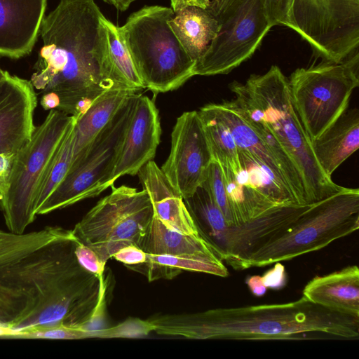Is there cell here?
Wrapping results in <instances>:
<instances>
[{
	"mask_svg": "<svg viewBox=\"0 0 359 359\" xmlns=\"http://www.w3.org/2000/svg\"><path fill=\"white\" fill-rule=\"evenodd\" d=\"M264 286L273 289H280L286 283V273L283 265L276 262L273 268L261 276Z\"/></svg>",
	"mask_w": 359,
	"mask_h": 359,
	"instance_id": "38",
	"label": "cell"
},
{
	"mask_svg": "<svg viewBox=\"0 0 359 359\" xmlns=\"http://www.w3.org/2000/svg\"><path fill=\"white\" fill-rule=\"evenodd\" d=\"M76 118L57 109L35 127L30 140L15 154L0 208L8 231L23 233L36 215V201L46 170Z\"/></svg>",
	"mask_w": 359,
	"mask_h": 359,
	"instance_id": "7",
	"label": "cell"
},
{
	"mask_svg": "<svg viewBox=\"0 0 359 359\" xmlns=\"http://www.w3.org/2000/svg\"><path fill=\"white\" fill-rule=\"evenodd\" d=\"M271 28L263 0H246L196 61L194 76L229 73L252 56Z\"/></svg>",
	"mask_w": 359,
	"mask_h": 359,
	"instance_id": "12",
	"label": "cell"
},
{
	"mask_svg": "<svg viewBox=\"0 0 359 359\" xmlns=\"http://www.w3.org/2000/svg\"><path fill=\"white\" fill-rule=\"evenodd\" d=\"M60 97L54 92H48L43 94L41 104L45 110L57 109L60 106Z\"/></svg>",
	"mask_w": 359,
	"mask_h": 359,
	"instance_id": "42",
	"label": "cell"
},
{
	"mask_svg": "<svg viewBox=\"0 0 359 359\" xmlns=\"http://www.w3.org/2000/svg\"><path fill=\"white\" fill-rule=\"evenodd\" d=\"M18 338L76 339L90 338V334L87 331L60 326L24 333Z\"/></svg>",
	"mask_w": 359,
	"mask_h": 359,
	"instance_id": "34",
	"label": "cell"
},
{
	"mask_svg": "<svg viewBox=\"0 0 359 359\" xmlns=\"http://www.w3.org/2000/svg\"><path fill=\"white\" fill-rule=\"evenodd\" d=\"M76 121L67 132L47 167L36 198V212L62 182L69 170L73 156L74 126Z\"/></svg>",
	"mask_w": 359,
	"mask_h": 359,
	"instance_id": "29",
	"label": "cell"
},
{
	"mask_svg": "<svg viewBox=\"0 0 359 359\" xmlns=\"http://www.w3.org/2000/svg\"><path fill=\"white\" fill-rule=\"evenodd\" d=\"M212 161L198 111L184 112L172 128L170 151L161 170L184 199L203 182Z\"/></svg>",
	"mask_w": 359,
	"mask_h": 359,
	"instance_id": "14",
	"label": "cell"
},
{
	"mask_svg": "<svg viewBox=\"0 0 359 359\" xmlns=\"http://www.w3.org/2000/svg\"><path fill=\"white\" fill-rule=\"evenodd\" d=\"M137 175L149 196L156 217L168 229L200 236L183 198L154 160L146 163Z\"/></svg>",
	"mask_w": 359,
	"mask_h": 359,
	"instance_id": "19",
	"label": "cell"
},
{
	"mask_svg": "<svg viewBox=\"0 0 359 359\" xmlns=\"http://www.w3.org/2000/svg\"><path fill=\"white\" fill-rule=\"evenodd\" d=\"M294 0H263L266 18L271 27L276 25L293 29L292 9Z\"/></svg>",
	"mask_w": 359,
	"mask_h": 359,
	"instance_id": "33",
	"label": "cell"
},
{
	"mask_svg": "<svg viewBox=\"0 0 359 359\" xmlns=\"http://www.w3.org/2000/svg\"><path fill=\"white\" fill-rule=\"evenodd\" d=\"M209 143L212 160L223 168L236 171L240 168L238 148L226 125L217 116L210 104L198 111Z\"/></svg>",
	"mask_w": 359,
	"mask_h": 359,
	"instance_id": "27",
	"label": "cell"
},
{
	"mask_svg": "<svg viewBox=\"0 0 359 359\" xmlns=\"http://www.w3.org/2000/svg\"><path fill=\"white\" fill-rule=\"evenodd\" d=\"M174 15L172 8L146 6L118 27L144 88L154 94L177 89L194 76L196 62L168 25Z\"/></svg>",
	"mask_w": 359,
	"mask_h": 359,
	"instance_id": "5",
	"label": "cell"
},
{
	"mask_svg": "<svg viewBox=\"0 0 359 359\" xmlns=\"http://www.w3.org/2000/svg\"><path fill=\"white\" fill-rule=\"evenodd\" d=\"M146 260L180 271L202 272L220 277L229 276L227 268L215 255L173 256L147 254Z\"/></svg>",
	"mask_w": 359,
	"mask_h": 359,
	"instance_id": "30",
	"label": "cell"
},
{
	"mask_svg": "<svg viewBox=\"0 0 359 359\" xmlns=\"http://www.w3.org/2000/svg\"><path fill=\"white\" fill-rule=\"evenodd\" d=\"M158 110L152 100L139 93L127 127L112 175V182L126 175H135L153 160L160 143Z\"/></svg>",
	"mask_w": 359,
	"mask_h": 359,
	"instance_id": "17",
	"label": "cell"
},
{
	"mask_svg": "<svg viewBox=\"0 0 359 359\" xmlns=\"http://www.w3.org/2000/svg\"><path fill=\"white\" fill-rule=\"evenodd\" d=\"M8 335V332L5 330L4 327L0 326V337H7Z\"/></svg>",
	"mask_w": 359,
	"mask_h": 359,
	"instance_id": "44",
	"label": "cell"
},
{
	"mask_svg": "<svg viewBox=\"0 0 359 359\" xmlns=\"http://www.w3.org/2000/svg\"><path fill=\"white\" fill-rule=\"evenodd\" d=\"M147 253L140 247L129 245L118 250L111 258L123 263L125 266L136 265L145 262Z\"/></svg>",
	"mask_w": 359,
	"mask_h": 359,
	"instance_id": "37",
	"label": "cell"
},
{
	"mask_svg": "<svg viewBox=\"0 0 359 359\" xmlns=\"http://www.w3.org/2000/svg\"><path fill=\"white\" fill-rule=\"evenodd\" d=\"M246 0H210L207 9L222 25L237 13Z\"/></svg>",
	"mask_w": 359,
	"mask_h": 359,
	"instance_id": "36",
	"label": "cell"
},
{
	"mask_svg": "<svg viewBox=\"0 0 359 359\" xmlns=\"http://www.w3.org/2000/svg\"><path fill=\"white\" fill-rule=\"evenodd\" d=\"M210 4V0H170L171 8L175 13L189 6H195L207 10Z\"/></svg>",
	"mask_w": 359,
	"mask_h": 359,
	"instance_id": "40",
	"label": "cell"
},
{
	"mask_svg": "<svg viewBox=\"0 0 359 359\" xmlns=\"http://www.w3.org/2000/svg\"><path fill=\"white\" fill-rule=\"evenodd\" d=\"M136 91L114 88L103 92L76 119L74 126L72 161L78 158L109 123L126 99Z\"/></svg>",
	"mask_w": 359,
	"mask_h": 359,
	"instance_id": "23",
	"label": "cell"
},
{
	"mask_svg": "<svg viewBox=\"0 0 359 359\" xmlns=\"http://www.w3.org/2000/svg\"><path fill=\"white\" fill-rule=\"evenodd\" d=\"M359 228V190L346 188L310 205L279 234L245 259L239 270L262 267L326 247Z\"/></svg>",
	"mask_w": 359,
	"mask_h": 359,
	"instance_id": "6",
	"label": "cell"
},
{
	"mask_svg": "<svg viewBox=\"0 0 359 359\" xmlns=\"http://www.w3.org/2000/svg\"><path fill=\"white\" fill-rule=\"evenodd\" d=\"M7 72V71L3 70L0 67V81L6 77Z\"/></svg>",
	"mask_w": 359,
	"mask_h": 359,
	"instance_id": "45",
	"label": "cell"
},
{
	"mask_svg": "<svg viewBox=\"0 0 359 359\" xmlns=\"http://www.w3.org/2000/svg\"><path fill=\"white\" fill-rule=\"evenodd\" d=\"M231 100L253 127L292 179L302 204L309 205L344 189L320 168L293 107L288 79L273 65L245 83L229 85Z\"/></svg>",
	"mask_w": 359,
	"mask_h": 359,
	"instance_id": "4",
	"label": "cell"
},
{
	"mask_svg": "<svg viewBox=\"0 0 359 359\" xmlns=\"http://www.w3.org/2000/svg\"><path fill=\"white\" fill-rule=\"evenodd\" d=\"M287 79L293 107L312 142L346 110L359 84V52L338 63L298 68Z\"/></svg>",
	"mask_w": 359,
	"mask_h": 359,
	"instance_id": "8",
	"label": "cell"
},
{
	"mask_svg": "<svg viewBox=\"0 0 359 359\" xmlns=\"http://www.w3.org/2000/svg\"><path fill=\"white\" fill-rule=\"evenodd\" d=\"M246 283L251 292L257 297L262 296L266 292V287L264 286L259 276L249 277L246 280Z\"/></svg>",
	"mask_w": 359,
	"mask_h": 359,
	"instance_id": "41",
	"label": "cell"
},
{
	"mask_svg": "<svg viewBox=\"0 0 359 359\" xmlns=\"http://www.w3.org/2000/svg\"><path fill=\"white\" fill-rule=\"evenodd\" d=\"M210 104L229 128L238 149L248 152L269 168L288 190L296 203L303 205L295 184L285 167L253 127L241 115L231 101Z\"/></svg>",
	"mask_w": 359,
	"mask_h": 359,
	"instance_id": "20",
	"label": "cell"
},
{
	"mask_svg": "<svg viewBox=\"0 0 359 359\" xmlns=\"http://www.w3.org/2000/svg\"><path fill=\"white\" fill-rule=\"evenodd\" d=\"M16 152L0 153V196L8 185L14 157Z\"/></svg>",
	"mask_w": 359,
	"mask_h": 359,
	"instance_id": "39",
	"label": "cell"
},
{
	"mask_svg": "<svg viewBox=\"0 0 359 359\" xmlns=\"http://www.w3.org/2000/svg\"><path fill=\"white\" fill-rule=\"evenodd\" d=\"M111 4L119 11H126L130 5L136 0H103Z\"/></svg>",
	"mask_w": 359,
	"mask_h": 359,
	"instance_id": "43",
	"label": "cell"
},
{
	"mask_svg": "<svg viewBox=\"0 0 359 359\" xmlns=\"http://www.w3.org/2000/svg\"><path fill=\"white\" fill-rule=\"evenodd\" d=\"M102 22L107 30L110 60L119 80L126 87L134 91L138 92L144 88L128 49L121 36L118 27L104 16L102 17Z\"/></svg>",
	"mask_w": 359,
	"mask_h": 359,
	"instance_id": "28",
	"label": "cell"
},
{
	"mask_svg": "<svg viewBox=\"0 0 359 359\" xmlns=\"http://www.w3.org/2000/svg\"><path fill=\"white\" fill-rule=\"evenodd\" d=\"M141 248L147 254L151 255L173 256L215 255L209 243L201 236L187 235L168 229L154 215L142 243Z\"/></svg>",
	"mask_w": 359,
	"mask_h": 359,
	"instance_id": "25",
	"label": "cell"
},
{
	"mask_svg": "<svg viewBox=\"0 0 359 359\" xmlns=\"http://www.w3.org/2000/svg\"><path fill=\"white\" fill-rule=\"evenodd\" d=\"M36 105L32 82L7 72L0 81V153L17 152L30 140Z\"/></svg>",
	"mask_w": 359,
	"mask_h": 359,
	"instance_id": "16",
	"label": "cell"
},
{
	"mask_svg": "<svg viewBox=\"0 0 359 359\" xmlns=\"http://www.w3.org/2000/svg\"><path fill=\"white\" fill-rule=\"evenodd\" d=\"M103 16L94 0H60L40 27L43 46L30 81L43 94L55 93L57 109L76 118L103 92L129 89L112 66Z\"/></svg>",
	"mask_w": 359,
	"mask_h": 359,
	"instance_id": "2",
	"label": "cell"
},
{
	"mask_svg": "<svg viewBox=\"0 0 359 359\" xmlns=\"http://www.w3.org/2000/svg\"><path fill=\"white\" fill-rule=\"evenodd\" d=\"M153 216L151 203L144 189L112 186L111 194L100 199L72 232L106 264L125 246L135 245L141 248Z\"/></svg>",
	"mask_w": 359,
	"mask_h": 359,
	"instance_id": "9",
	"label": "cell"
},
{
	"mask_svg": "<svg viewBox=\"0 0 359 359\" xmlns=\"http://www.w3.org/2000/svg\"><path fill=\"white\" fill-rule=\"evenodd\" d=\"M203 183L206 186L214 201L222 212L227 226H231L232 225V214L227 197L222 169L218 162L212 161Z\"/></svg>",
	"mask_w": 359,
	"mask_h": 359,
	"instance_id": "31",
	"label": "cell"
},
{
	"mask_svg": "<svg viewBox=\"0 0 359 359\" xmlns=\"http://www.w3.org/2000/svg\"><path fill=\"white\" fill-rule=\"evenodd\" d=\"M138 95V93L130 95L86 150L72 161L67 175L37 209L36 215L97 196L114 186V170Z\"/></svg>",
	"mask_w": 359,
	"mask_h": 359,
	"instance_id": "10",
	"label": "cell"
},
{
	"mask_svg": "<svg viewBox=\"0 0 359 359\" xmlns=\"http://www.w3.org/2000/svg\"><path fill=\"white\" fill-rule=\"evenodd\" d=\"M47 0H0V55H29L39 35Z\"/></svg>",
	"mask_w": 359,
	"mask_h": 359,
	"instance_id": "18",
	"label": "cell"
},
{
	"mask_svg": "<svg viewBox=\"0 0 359 359\" xmlns=\"http://www.w3.org/2000/svg\"><path fill=\"white\" fill-rule=\"evenodd\" d=\"M77 242L74 235L54 241L0 269V326L8 337L60 326L82 330L106 301L104 276L79 263Z\"/></svg>",
	"mask_w": 359,
	"mask_h": 359,
	"instance_id": "1",
	"label": "cell"
},
{
	"mask_svg": "<svg viewBox=\"0 0 359 359\" xmlns=\"http://www.w3.org/2000/svg\"><path fill=\"white\" fill-rule=\"evenodd\" d=\"M315 157L330 178L359 147V111L347 109L319 137L311 142Z\"/></svg>",
	"mask_w": 359,
	"mask_h": 359,
	"instance_id": "22",
	"label": "cell"
},
{
	"mask_svg": "<svg viewBox=\"0 0 359 359\" xmlns=\"http://www.w3.org/2000/svg\"><path fill=\"white\" fill-rule=\"evenodd\" d=\"M238 170L221 166L232 214L231 226L249 222L279 206L298 205L269 168L243 150L238 149Z\"/></svg>",
	"mask_w": 359,
	"mask_h": 359,
	"instance_id": "13",
	"label": "cell"
},
{
	"mask_svg": "<svg viewBox=\"0 0 359 359\" xmlns=\"http://www.w3.org/2000/svg\"><path fill=\"white\" fill-rule=\"evenodd\" d=\"M72 230L47 226L29 233H15L0 229V269L56 241L73 236Z\"/></svg>",
	"mask_w": 359,
	"mask_h": 359,
	"instance_id": "26",
	"label": "cell"
},
{
	"mask_svg": "<svg viewBox=\"0 0 359 359\" xmlns=\"http://www.w3.org/2000/svg\"><path fill=\"white\" fill-rule=\"evenodd\" d=\"M158 334L189 339L358 340L359 318L302 296L285 304L165 314L148 319Z\"/></svg>",
	"mask_w": 359,
	"mask_h": 359,
	"instance_id": "3",
	"label": "cell"
},
{
	"mask_svg": "<svg viewBox=\"0 0 359 359\" xmlns=\"http://www.w3.org/2000/svg\"><path fill=\"white\" fill-rule=\"evenodd\" d=\"M75 254L79 263L88 271L103 276L105 264H103L97 254L89 247L78 240L75 248Z\"/></svg>",
	"mask_w": 359,
	"mask_h": 359,
	"instance_id": "35",
	"label": "cell"
},
{
	"mask_svg": "<svg viewBox=\"0 0 359 359\" xmlns=\"http://www.w3.org/2000/svg\"><path fill=\"white\" fill-rule=\"evenodd\" d=\"M303 296L328 309L359 318L358 266L314 277L304 287Z\"/></svg>",
	"mask_w": 359,
	"mask_h": 359,
	"instance_id": "21",
	"label": "cell"
},
{
	"mask_svg": "<svg viewBox=\"0 0 359 359\" xmlns=\"http://www.w3.org/2000/svg\"><path fill=\"white\" fill-rule=\"evenodd\" d=\"M292 21L324 62H340L358 50L359 0H294Z\"/></svg>",
	"mask_w": 359,
	"mask_h": 359,
	"instance_id": "11",
	"label": "cell"
},
{
	"mask_svg": "<svg viewBox=\"0 0 359 359\" xmlns=\"http://www.w3.org/2000/svg\"><path fill=\"white\" fill-rule=\"evenodd\" d=\"M151 332H153V329L148 320L133 318L116 326L97 330V337L99 338L139 337L147 335Z\"/></svg>",
	"mask_w": 359,
	"mask_h": 359,
	"instance_id": "32",
	"label": "cell"
},
{
	"mask_svg": "<svg viewBox=\"0 0 359 359\" xmlns=\"http://www.w3.org/2000/svg\"><path fill=\"white\" fill-rule=\"evenodd\" d=\"M309 205L279 206L249 222L227 226L215 245L216 255L233 269L239 270L245 259L289 229Z\"/></svg>",
	"mask_w": 359,
	"mask_h": 359,
	"instance_id": "15",
	"label": "cell"
},
{
	"mask_svg": "<svg viewBox=\"0 0 359 359\" xmlns=\"http://www.w3.org/2000/svg\"><path fill=\"white\" fill-rule=\"evenodd\" d=\"M168 25L195 62L205 53L221 28L218 20L209 11L195 6L176 12Z\"/></svg>",
	"mask_w": 359,
	"mask_h": 359,
	"instance_id": "24",
	"label": "cell"
}]
</instances>
